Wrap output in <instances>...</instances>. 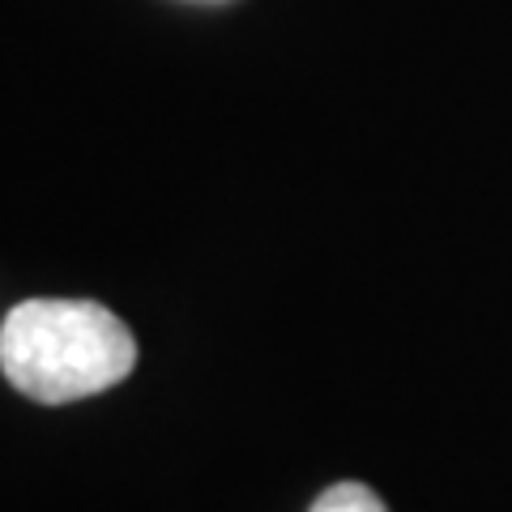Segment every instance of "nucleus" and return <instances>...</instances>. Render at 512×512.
<instances>
[{
    "instance_id": "1",
    "label": "nucleus",
    "mask_w": 512,
    "mask_h": 512,
    "mask_svg": "<svg viewBox=\"0 0 512 512\" xmlns=\"http://www.w3.org/2000/svg\"><path fill=\"white\" fill-rule=\"evenodd\" d=\"M133 367V329L94 299H26L0 325V372L30 402H82L116 389Z\"/></svg>"
},
{
    "instance_id": "2",
    "label": "nucleus",
    "mask_w": 512,
    "mask_h": 512,
    "mask_svg": "<svg viewBox=\"0 0 512 512\" xmlns=\"http://www.w3.org/2000/svg\"><path fill=\"white\" fill-rule=\"evenodd\" d=\"M308 512H389L384 508V500L372 491V487H363V483H333L316 495V504Z\"/></svg>"
},
{
    "instance_id": "3",
    "label": "nucleus",
    "mask_w": 512,
    "mask_h": 512,
    "mask_svg": "<svg viewBox=\"0 0 512 512\" xmlns=\"http://www.w3.org/2000/svg\"><path fill=\"white\" fill-rule=\"evenodd\" d=\"M205 5H222V0H205Z\"/></svg>"
}]
</instances>
